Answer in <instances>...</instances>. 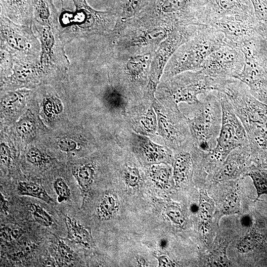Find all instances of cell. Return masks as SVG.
Here are the masks:
<instances>
[{"label":"cell","mask_w":267,"mask_h":267,"mask_svg":"<svg viewBox=\"0 0 267 267\" xmlns=\"http://www.w3.org/2000/svg\"><path fill=\"white\" fill-rule=\"evenodd\" d=\"M219 91L227 96L245 130L252 157L267 159V104L236 79L227 80Z\"/></svg>","instance_id":"cell-1"},{"label":"cell","mask_w":267,"mask_h":267,"mask_svg":"<svg viewBox=\"0 0 267 267\" xmlns=\"http://www.w3.org/2000/svg\"><path fill=\"white\" fill-rule=\"evenodd\" d=\"M224 38L222 33L212 27L201 25L173 54L164 71L163 81L183 72L200 70L207 57L225 44Z\"/></svg>","instance_id":"cell-2"},{"label":"cell","mask_w":267,"mask_h":267,"mask_svg":"<svg viewBox=\"0 0 267 267\" xmlns=\"http://www.w3.org/2000/svg\"><path fill=\"white\" fill-rule=\"evenodd\" d=\"M226 80L212 77L201 70L183 72L162 81L155 97L171 99L178 105L184 103L195 106L200 101L201 95L218 90Z\"/></svg>","instance_id":"cell-3"},{"label":"cell","mask_w":267,"mask_h":267,"mask_svg":"<svg viewBox=\"0 0 267 267\" xmlns=\"http://www.w3.org/2000/svg\"><path fill=\"white\" fill-rule=\"evenodd\" d=\"M194 106L191 118L187 122L193 145L204 152H210L217 145L222 121L221 101L217 90L202 94Z\"/></svg>","instance_id":"cell-4"},{"label":"cell","mask_w":267,"mask_h":267,"mask_svg":"<svg viewBox=\"0 0 267 267\" xmlns=\"http://www.w3.org/2000/svg\"><path fill=\"white\" fill-rule=\"evenodd\" d=\"M73 12L62 8L59 18L60 36L65 44L73 40L100 34L110 28L109 12L96 10L86 0H73Z\"/></svg>","instance_id":"cell-5"},{"label":"cell","mask_w":267,"mask_h":267,"mask_svg":"<svg viewBox=\"0 0 267 267\" xmlns=\"http://www.w3.org/2000/svg\"><path fill=\"white\" fill-rule=\"evenodd\" d=\"M157 118V134L173 152L190 150L193 143L187 117L179 106L170 99L153 102Z\"/></svg>","instance_id":"cell-6"},{"label":"cell","mask_w":267,"mask_h":267,"mask_svg":"<svg viewBox=\"0 0 267 267\" xmlns=\"http://www.w3.org/2000/svg\"><path fill=\"white\" fill-rule=\"evenodd\" d=\"M33 31L41 44L39 57L40 68L44 81L65 73L70 64L66 54L59 26H43L32 23Z\"/></svg>","instance_id":"cell-7"},{"label":"cell","mask_w":267,"mask_h":267,"mask_svg":"<svg viewBox=\"0 0 267 267\" xmlns=\"http://www.w3.org/2000/svg\"><path fill=\"white\" fill-rule=\"evenodd\" d=\"M114 139L119 146L129 151L146 165L173 164L174 152L171 149L154 142L149 136L135 133L127 126L121 128L116 133Z\"/></svg>","instance_id":"cell-8"},{"label":"cell","mask_w":267,"mask_h":267,"mask_svg":"<svg viewBox=\"0 0 267 267\" xmlns=\"http://www.w3.org/2000/svg\"><path fill=\"white\" fill-rule=\"evenodd\" d=\"M219 95L222 110V121L213 156L223 163L234 149L249 143L245 130L227 96L221 91Z\"/></svg>","instance_id":"cell-9"},{"label":"cell","mask_w":267,"mask_h":267,"mask_svg":"<svg viewBox=\"0 0 267 267\" xmlns=\"http://www.w3.org/2000/svg\"><path fill=\"white\" fill-rule=\"evenodd\" d=\"M0 49L13 58H39L40 41L31 26L22 25L10 20L0 13Z\"/></svg>","instance_id":"cell-10"},{"label":"cell","mask_w":267,"mask_h":267,"mask_svg":"<svg viewBox=\"0 0 267 267\" xmlns=\"http://www.w3.org/2000/svg\"><path fill=\"white\" fill-rule=\"evenodd\" d=\"M198 28L195 25H179L170 33L157 51L151 65L145 97L151 99L155 98V92L167 62L179 47L193 36Z\"/></svg>","instance_id":"cell-11"},{"label":"cell","mask_w":267,"mask_h":267,"mask_svg":"<svg viewBox=\"0 0 267 267\" xmlns=\"http://www.w3.org/2000/svg\"><path fill=\"white\" fill-rule=\"evenodd\" d=\"M245 62L235 79L243 83L252 95L267 104V62L260 48L247 46L242 50Z\"/></svg>","instance_id":"cell-12"},{"label":"cell","mask_w":267,"mask_h":267,"mask_svg":"<svg viewBox=\"0 0 267 267\" xmlns=\"http://www.w3.org/2000/svg\"><path fill=\"white\" fill-rule=\"evenodd\" d=\"M244 62V55L239 48L225 44L207 57L200 70L215 78L235 79L242 70Z\"/></svg>","instance_id":"cell-13"},{"label":"cell","mask_w":267,"mask_h":267,"mask_svg":"<svg viewBox=\"0 0 267 267\" xmlns=\"http://www.w3.org/2000/svg\"><path fill=\"white\" fill-rule=\"evenodd\" d=\"M234 16L255 19L250 0H209L201 7L199 21L201 25H209L224 17Z\"/></svg>","instance_id":"cell-14"},{"label":"cell","mask_w":267,"mask_h":267,"mask_svg":"<svg viewBox=\"0 0 267 267\" xmlns=\"http://www.w3.org/2000/svg\"><path fill=\"white\" fill-rule=\"evenodd\" d=\"M209 26L222 33L226 45L238 48L258 36L255 19L228 16L219 18Z\"/></svg>","instance_id":"cell-15"},{"label":"cell","mask_w":267,"mask_h":267,"mask_svg":"<svg viewBox=\"0 0 267 267\" xmlns=\"http://www.w3.org/2000/svg\"><path fill=\"white\" fill-rule=\"evenodd\" d=\"M153 102L143 97L133 102L126 117V126L138 134L148 136L158 135L157 118Z\"/></svg>","instance_id":"cell-16"},{"label":"cell","mask_w":267,"mask_h":267,"mask_svg":"<svg viewBox=\"0 0 267 267\" xmlns=\"http://www.w3.org/2000/svg\"><path fill=\"white\" fill-rule=\"evenodd\" d=\"M44 81L39 58H13L11 73L4 79L8 89L33 87Z\"/></svg>","instance_id":"cell-17"},{"label":"cell","mask_w":267,"mask_h":267,"mask_svg":"<svg viewBox=\"0 0 267 267\" xmlns=\"http://www.w3.org/2000/svg\"><path fill=\"white\" fill-rule=\"evenodd\" d=\"M251 157L249 143L233 149L213 175V180L221 182L238 177L246 170Z\"/></svg>","instance_id":"cell-18"},{"label":"cell","mask_w":267,"mask_h":267,"mask_svg":"<svg viewBox=\"0 0 267 267\" xmlns=\"http://www.w3.org/2000/svg\"><path fill=\"white\" fill-rule=\"evenodd\" d=\"M0 13L17 24L31 26L32 0H0Z\"/></svg>","instance_id":"cell-19"},{"label":"cell","mask_w":267,"mask_h":267,"mask_svg":"<svg viewBox=\"0 0 267 267\" xmlns=\"http://www.w3.org/2000/svg\"><path fill=\"white\" fill-rule=\"evenodd\" d=\"M60 12L53 0H32V23L59 26Z\"/></svg>","instance_id":"cell-20"},{"label":"cell","mask_w":267,"mask_h":267,"mask_svg":"<svg viewBox=\"0 0 267 267\" xmlns=\"http://www.w3.org/2000/svg\"><path fill=\"white\" fill-rule=\"evenodd\" d=\"M173 152V177L176 184L181 185L189 181L192 177L194 159L191 149Z\"/></svg>","instance_id":"cell-21"},{"label":"cell","mask_w":267,"mask_h":267,"mask_svg":"<svg viewBox=\"0 0 267 267\" xmlns=\"http://www.w3.org/2000/svg\"><path fill=\"white\" fill-rule=\"evenodd\" d=\"M65 223L67 229V239L86 248L92 246V237L89 229L83 226L74 218L65 215Z\"/></svg>","instance_id":"cell-22"},{"label":"cell","mask_w":267,"mask_h":267,"mask_svg":"<svg viewBox=\"0 0 267 267\" xmlns=\"http://www.w3.org/2000/svg\"><path fill=\"white\" fill-rule=\"evenodd\" d=\"M171 165L158 163L148 165V174L151 180L161 188L169 185L172 170Z\"/></svg>","instance_id":"cell-23"},{"label":"cell","mask_w":267,"mask_h":267,"mask_svg":"<svg viewBox=\"0 0 267 267\" xmlns=\"http://www.w3.org/2000/svg\"><path fill=\"white\" fill-rule=\"evenodd\" d=\"M94 164L89 163L77 168L73 175L77 180L81 192L86 194L92 184L95 175Z\"/></svg>","instance_id":"cell-24"},{"label":"cell","mask_w":267,"mask_h":267,"mask_svg":"<svg viewBox=\"0 0 267 267\" xmlns=\"http://www.w3.org/2000/svg\"><path fill=\"white\" fill-rule=\"evenodd\" d=\"M17 191L20 195L35 197L47 204L54 203V201L48 194L45 189L37 183L20 181L18 184Z\"/></svg>","instance_id":"cell-25"},{"label":"cell","mask_w":267,"mask_h":267,"mask_svg":"<svg viewBox=\"0 0 267 267\" xmlns=\"http://www.w3.org/2000/svg\"><path fill=\"white\" fill-rule=\"evenodd\" d=\"M252 180L257 192L256 200L263 195H267V168H251L245 175Z\"/></svg>","instance_id":"cell-26"},{"label":"cell","mask_w":267,"mask_h":267,"mask_svg":"<svg viewBox=\"0 0 267 267\" xmlns=\"http://www.w3.org/2000/svg\"><path fill=\"white\" fill-rule=\"evenodd\" d=\"M117 198L113 194H105L97 208V215L101 220H109L118 209Z\"/></svg>","instance_id":"cell-27"},{"label":"cell","mask_w":267,"mask_h":267,"mask_svg":"<svg viewBox=\"0 0 267 267\" xmlns=\"http://www.w3.org/2000/svg\"><path fill=\"white\" fill-rule=\"evenodd\" d=\"M198 210L204 223H208L211 221L214 211V204L205 191H202L200 194Z\"/></svg>","instance_id":"cell-28"},{"label":"cell","mask_w":267,"mask_h":267,"mask_svg":"<svg viewBox=\"0 0 267 267\" xmlns=\"http://www.w3.org/2000/svg\"><path fill=\"white\" fill-rule=\"evenodd\" d=\"M122 176L125 183L129 186L135 187L139 185L142 176L139 168L135 165H131L128 161L124 164Z\"/></svg>","instance_id":"cell-29"},{"label":"cell","mask_w":267,"mask_h":267,"mask_svg":"<svg viewBox=\"0 0 267 267\" xmlns=\"http://www.w3.org/2000/svg\"><path fill=\"white\" fill-rule=\"evenodd\" d=\"M240 207V198L236 192L227 194L223 201L222 213L224 215L237 214L239 212Z\"/></svg>","instance_id":"cell-30"},{"label":"cell","mask_w":267,"mask_h":267,"mask_svg":"<svg viewBox=\"0 0 267 267\" xmlns=\"http://www.w3.org/2000/svg\"><path fill=\"white\" fill-rule=\"evenodd\" d=\"M27 207L35 220L42 225L49 227L53 224L54 221L52 217L40 205L35 203H30Z\"/></svg>","instance_id":"cell-31"},{"label":"cell","mask_w":267,"mask_h":267,"mask_svg":"<svg viewBox=\"0 0 267 267\" xmlns=\"http://www.w3.org/2000/svg\"><path fill=\"white\" fill-rule=\"evenodd\" d=\"M218 247L214 249L209 258V262L212 266L214 267H228L232 265L231 262L228 259L226 253V246Z\"/></svg>","instance_id":"cell-32"},{"label":"cell","mask_w":267,"mask_h":267,"mask_svg":"<svg viewBox=\"0 0 267 267\" xmlns=\"http://www.w3.org/2000/svg\"><path fill=\"white\" fill-rule=\"evenodd\" d=\"M53 187L57 195L59 202L66 201L69 199L71 195L70 189L62 178H58L55 180Z\"/></svg>","instance_id":"cell-33"},{"label":"cell","mask_w":267,"mask_h":267,"mask_svg":"<svg viewBox=\"0 0 267 267\" xmlns=\"http://www.w3.org/2000/svg\"><path fill=\"white\" fill-rule=\"evenodd\" d=\"M145 0H125L124 4L122 17L127 19L134 15L141 8Z\"/></svg>","instance_id":"cell-34"},{"label":"cell","mask_w":267,"mask_h":267,"mask_svg":"<svg viewBox=\"0 0 267 267\" xmlns=\"http://www.w3.org/2000/svg\"><path fill=\"white\" fill-rule=\"evenodd\" d=\"M257 238L256 235L253 232L245 235L238 243L237 249L241 253H247L252 250L256 246Z\"/></svg>","instance_id":"cell-35"},{"label":"cell","mask_w":267,"mask_h":267,"mask_svg":"<svg viewBox=\"0 0 267 267\" xmlns=\"http://www.w3.org/2000/svg\"><path fill=\"white\" fill-rule=\"evenodd\" d=\"M169 219L176 224L181 226L185 222V216L182 210L178 206L170 205L166 209Z\"/></svg>","instance_id":"cell-36"},{"label":"cell","mask_w":267,"mask_h":267,"mask_svg":"<svg viewBox=\"0 0 267 267\" xmlns=\"http://www.w3.org/2000/svg\"><path fill=\"white\" fill-rule=\"evenodd\" d=\"M58 252L61 261L65 263H69L74 259L73 251L62 240L58 239Z\"/></svg>","instance_id":"cell-37"},{"label":"cell","mask_w":267,"mask_h":267,"mask_svg":"<svg viewBox=\"0 0 267 267\" xmlns=\"http://www.w3.org/2000/svg\"><path fill=\"white\" fill-rule=\"evenodd\" d=\"M13 66L12 55L6 50L0 49V69L1 73H11Z\"/></svg>","instance_id":"cell-38"},{"label":"cell","mask_w":267,"mask_h":267,"mask_svg":"<svg viewBox=\"0 0 267 267\" xmlns=\"http://www.w3.org/2000/svg\"><path fill=\"white\" fill-rule=\"evenodd\" d=\"M26 157L29 162L37 166L41 165L44 160L42 152L35 147L31 148L29 150Z\"/></svg>","instance_id":"cell-39"},{"label":"cell","mask_w":267,"mask_h":267,"mask_svg":"<svg viewBox=\"0 0 267 267\" xmlns=\"http://www.w3.org/2000/svg\"><path fill=\"white\" fill-rule=\"evenodd\" d=\"M34 129L33 123L29 119H23L18 123L16 130L18 133L22 135L30 134Z\"/></svg>","instance_id":"cell-40"},{"label":"cell","mask_w":267,"mask_h":267,"mask_svg":"<svg viewBox=\"0 0 267 267\" xmlns=\"http://www.w3.org/2000/svg\"><path fill=\"white\" fill-rule=\"evenodd\" d=\"M58 145L62 150L66 152L74 150L77 145L75 141L68 138H61L58 141Z\"/></svg>","instance_id":"cell-41"},{"label":"cell","mask_w":267,"mask_h":267,"mask_svg":"<svg viewBox=\"0 0 267 267\" xmlns=\"http://www.w3.org/2000/svg\"><path fill=\"white\" fill-rule=\"evenodd\" d=\"M21 235L18 229H12L7 227H3L1 229V235L6 240H12L17 238Z\"/></svg>","instance_id":"cell-42"},{"label":"cell","mask_w":267,"mask_h":267,"mask_svg":"<svg viewBox=\"0 0 267 267\" xmlns=\"http://www.w3.org/2000/svg\"><path fill=\"white\" fill-rule=\"evenodd\" d=\"M10 154L7 147L3 144H1L0 158L1 161L5 165L9 164L10 162Z\"/></svg>","instance_id":"cell-43"},{"label":"cell","mask_w":267,"mask_h":267,"mask_svg":"<svg viewBox=\"0 0 267 267\" xmlns=\"http://www.w3.org/2000/svg\"><path fill=\"white\" fill-rule=\"evenodd\" d=\"M158 266L160 267H175L174 262L167 256L162 255L158 258Z\"/></svg>","instance_id":"cell-44"},{"label":"cell","mask_w":267,"mask_h":267,"mask_svg":"<svg viewBox=\"0 0 267 267\" xmlns=\"http://www.w3.org/2000/svg\"><path fill=\"white\" fill-rule=\"evenodd\" d=\"M0 207L1 209L4 212L5 214L8 210V203L3 196L0 193Z\"/></svg>","instance_id":"cell-45"},{"label":"cell","mask_w":267,"mask_h":267,"mask_svg":"<svg viewBox=\"0 0 267 267\" xmlns=\"http://www.w3.org/2000/svg\"><path fill=\"white\" fill-rule=\"evenodd\" d=\"M241 224L245 227H249L252 224V220L251 218L248 215L243 216L241 220Z\"/></svg>","instance_id":"cell-46"},{"label":"cell","mask_w":267,"mask_h":267,"mask_svg":"<svg viewBox=\"0 0 267 267\" xmlns=\"http://www.w3.org/2000/svg\"><path fill=\"white\" fill-rule=\"evenodd\" d=\"M59 0L61 2V4L62 5V7H63V0Z\"/></svg>","instance_id":"cell-47"},{"label":"cell","mask_w":267,"mask_h":267,"mask_svg":"<svg viewBox=\"0 0 267 267\" xmlns=\"http://www.w3.org/2000/svg\"><path fill=\"white\" fill-rule=\"evenodd\" d=\"M200 0L206 3L209 0Z\"/></svg>","instance_id":"cell-48"}]
</instances>
